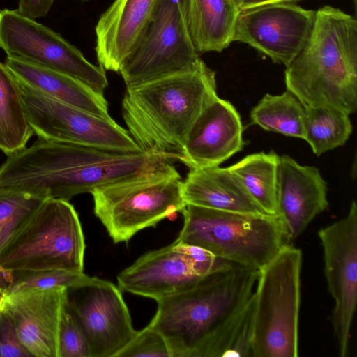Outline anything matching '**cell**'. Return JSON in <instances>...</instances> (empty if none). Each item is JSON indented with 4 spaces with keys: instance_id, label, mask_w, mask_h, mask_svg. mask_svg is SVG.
I'll use <instances>...</instances> for the list:
<instances>
[{
    "instance_id": "27",
    "label": "cell",
    "mask_w": 357,
    "mask_h": 357,
    "mask_svg": "<svg viewBox=\"0 0 357 357\" xmlns=\"http://www.w3.org/2000/svg\"><path fill=\"white\" fill-rule=\"evenodd\" d=\"M304 108V140L315 155H321L347 142L352 132L349 114L332 107Z\"/></svg>"
},
{
    "instance_id": "38",
    "label": "cell",
    "mask_w": 357,
    "mask_h": 357,
    "mask_svg": "<svg viewBox=\"0 0 357 357\" xmlns=\"http://www.w3.org/2000/svg\"><path fill=\"white\" fill-rule=\"evenodd\" d=\"M82 1H89V0H82Z\"/></svg>"
},
{
    "instance_id": "14",
    "label": "cell",
    "mask_w": 357,
    "mask_h": 357,
    "mask_svg": "<svg viewBox=\"0 0 357 357\" xmlns=\"http://www.w3.org/2000/svg\"><path fill=\"white\" fill-rule=\"evenodd\" d=\"M67 304L88 339L91 357H117L137 333L121 290L98 278L68 289Z\"/></svg>"
},
{
    "instance_id": "17",
    "label": "cell",
    "mask_w": 357,
    "mask_h": 357,
    "mask_svg": "<svg viewBox=\"0 0 357 357\" xmlns=\"http://www.w3.org/2000/svg\"><path fill=\"white\" fill-rule=\"evenodd\" d=\"M203 278L173 242L142 255L119 273L117 282L121 291L157 301L190 289Z\"/></svg>"
},
{
    "instance_id": "7",
    "label": "cell",
    "mask_w": 357,
    "mask_h": 357,
    "mask_svg": "<svg viewBox=\"0 0 357 357\" xmlns=\"http://www.w3.org/2000/svg\"><path fill=\"white\" fill-rule=\"evenodd\" d=\"M85 241L74 206L67 200H43L0 253V265L14 272L63 269L82 273Z\"/></svg>"
},
{
    "instance_id": "37",
    "label": "cell",
    "mask_w": 357,
    "mask_h": 357,
    "mask_svg": "<svg viewBox=\"0 0 357 357\" xmlns=\"http://www.w3.org/2000/svg\"><path fill=\"white\" fill-rule=\"evenodd\" d=\"M8 295L6 289L0 284V297H3Z\"/></svg>"
},
{
    "instance_id": "24",
    "label": "cell",
    "mask_w": 357,
    "mask_h": 357,
    "mask_svg": "<svg viewBox=\"0 0 357 357\" xmlns=\"http://www.w3.org/2000/svg\"><path fill=\"white\" fill-rule=\"evenodd\" d=\"M279 155L271 151L248 155L229 167L246 190L267 214L278 215V167Z\"/></svg>"
},
{
    "instance_id": "10",
    "label": "cell",
    "mask_w": 357,
    "mask_h": 357,
    "mask_svg": "<svg viewBox=\"0 0 357 357\" xmlns=\"http://www.w3.org/2000/svg\"><path fill=\"white\" fill-rule=\"evenodd\" d=\"M0 48L7 56L66 74L99 93L108 86L102 66L89 62L59 33L16 10H0Z\"/></svg>"
},
{
    "instance_id": "20",
    "label": "cell",
    "mask_w": 357,
    "mask_h": 357,
    "mask_svg": "<svg viewBox=\"0 0 357 357\" xmlns=\"http://www.w3.org/2000/svg\"><path fill=\"white\" fill-rule=\"evenodd\" d=\"M182 195L186 205L243 214H267L229 167L190 169L182 183Z\"/></svg>"
},
{
    "instance_id": "25",
    "label": "cell",
    "mask_w": 357,
    "mask_h": 357,
    "mask_svg": "<svg viewBox=\"0 0 357 357\" xmlns=\"http://www.w3.org/2000/svg\"><path fill=\"white\" fill-rule=\"evenodd\" d=\"M250 118L263 129L304 139L305 108L290 91L266 94L255 106Z\"/></svg>"
},
{
    "instance_id": "28",
    "label": "cell",
    "mask_w": 357,
    "mask_h": 357,
    "mask_svg": "<svg viewBox=\"0 0 357 357\" xmlns=\"http://www.w3.org/2000/svg\"><path fill=\"white\" fill-rule=\"evenodd\" d=\"M43 200L25 193L0 190V253Z\"/></svg>"
},
{
    "instance_id": "35",
    "label": "cell",
    "mask_w": 357,
    "mask_h": 357,
    "mask_svg": "<svg viewBox=\"0 0 357 357\" xmlns=\"http://www.w3.org/2000/svg\"><path fill=\"white\" fill-rule=\"evenodd\" d=\"M13 273L5 270L0 265V284L3 287L6 291L13 282Z\"/></svg>"
},
{
    "instance_id": "18",
    "label": "cell",
    "mask_w": 357,
    "mask_h": 357,
    "mask_svg": "<svg viewBox=\"0 0 357 357\" xmlns=\"http://www.w3.org/2000/svg\"><path fill=\"white\" fill-rule=\"evenodd\" d=\"M328 206L327 184L319 170L301 165L289 155L279 156L278 208L291 244Z\"/></svg>"
},
{
    "instance_id": "2",
    "label": "cell",
    "mask_w": 357,
    "mask_h": 357,
    "mask_svg": "<svg viewBox=\"0 0 357 357\" xmlns=\"http://www.w3.org/2000/svg\"><path fill=\"white\" fill-rule=\"evenodd\" d=\"M217 96L215 73L202 61L192 71L126 88L122 116L143 151L178 160L191 126Z\"/></svg>"
},
{
    "instance_id": "23",
    "label": "cell",
    "mask_w": 357,
    "mask_h": 357,
    "mask_svg": "<svg viewBox=\"0 0 357 357\" xmlns=\"http://www.w3.org/2000/svg\"><path fill=\"white\" fill-rule=\"evenodd\" d=\"M34 134L24 109L20 84L0 62V150L7 156L26 146Z\"/></svg>"
},
{
    "instance_id": "36",
    "label": "cell",
    "mask_w": 357,
    "mask_h": 357,
    "mask_svg": "<svg viewBox=\"0 0 357 357\" xmlns=\"http://www.w3.org/2000/svg\"><path fill=\"white\" fill-rule=\"evenodd\" d=\"M8 305V295L3 297H0V314L4 312Z\"/></svg>"
},
{
    "instance_id": "5",
    "label": "cell",
    "mask_w": 357,
    "mask_h": 357,
    "mask_svg": "<svg viewBox=\"0 0 357 357\" xmlns=\"http://www.w3.org/2000/svg\"><path fill=\"white\" fill-rule=\"evenodd\" d=\"M175 241L207 250L217 257L260 271L291 244L280 215H252L187 204Z\"/></svg>"
},
{
    "instance_id": "19",
    "label": "cell",
    "mask_w": 357,
    "mask_h": 357,
    "mask_svg": "<svg viewBox=\"0 0 357 357\" xmlns=\"http://www.w3.org/2000/svg\"><path fill=\"white\" fill-rule=\"evenodd\" d=\"M160 0H114L95 27L99 65L119 73L149 24Z\"/></svg>"
},
{
    "instance_id": "21",
    "label": "cell",
    "mask_w": 357,
    "mask_h": 357,
    "mask_svg": "<svg viewBox=\"0 0 357 357\" xmlns=\"http://www.w3.org/2000/svg\"><path fill=\"white\" fill-rule=\"evenodd\" d=\"M4 63L16 79L29 89L103 119H113L104 95L81 81L14 57L7 56Z\"/></svg>"
},
{
    "instance_id": "31",
    "label": "cell",
    "mask_w": 357,
    "mask_h": 357,
    "mask_svg": "<svg viewBox=\"0 0 357 357\" xmlns=\"http://www.w3.org/2000/svg\"><path fill=\"white\" fill-rule=\"evenodd\" d=\"M172 357L165 339L148 325L137 331L117 357Z\"/></svg>"
},
{
    "instance_id": "13",
    "label": "cell",
    "mask_w": 357,
    "mask_h": 357,
    "mask_svg": "<svg viewBox=\"0 0 357 357\" xmlns=\"http://www.w3.org/2000/svg\"><path fill=\"white\" fill-rule=\"evenodd\" d=\"M316 11L291 3L264 4L241 10L232 41L246 43L287 67L306 45Z\"/></svg>"
},
{
    "instance_id": "15",
    "label": "cell",
    "mask_w": 357,
    "mask_h": 357,
    "mask_svg": "<svg viewBox=\"0 0 357 357\" xmlns=\"http://www.w3.org/2000/svg\"><path fill=\"white\" fill-rule=\"evenodd\" d=\"M243 145L238 112L231 102L217 96L191 126L178 160L190 169L219 166Z\"/></svg>"
},
{
    "instance_id": "32",
    "label": "cell",
    "mask_w": 357,
    "mask_h": 357,
    "mask_svg": "<svg viewBox=\"0 0 357 357\" xmlns=\"http://www.w3.org/2000/svg\"><path fill=\"white\" fill-rule=\"evenodd\" d=\"M0 357H33L20 340L7 310L0 314Z\"/></svg>"
},
{
    "instance_id": "22",
    "label": "cell",
    "mask_w": 357,
    "mask_h": 357,
    "mask_svg": "<svg viewBox=\"0 0 357 357\" xmlns=\"http://www.w3.org/2000/svg\"><path fill=\"white\" fill-rule=\"evenodd\" d=\"M240 10L234 0H185L190 34L198 52H222L232 41Z\"/></svg>"
},
{
    "instance_id": "34",
    "label": "cell",
    "mask_w": 357,
    "mask_h": 357,
    "mask_svg": "<svg viewBox=\"0 0 357 357\" xmlns=\"http://www.w3.org/2000/svg\"><path fill=\"white\" fill-rule=\"evenodd\" d=\"M240 10L255 6L277 3H291L300 0H234Z\"/></svg>"
},
{
    "instance_id": "12",
    "label": "cell",
    "mask_w": 357,
    "mask_h": 357,
    "mask_svg": "<svg viewBox=\"0 0 357 357\" xmlns=\"http://www.w3.org/2000/svg\"><path fill=\"white\" fill-rule=\"evenodd\" d=\"M328 292L334 300L331 322L338 354L349 352L357 303V206L353 202L342 218L318 231Z\"/></svg>"
},
{
    "instance_id": "11",
    "label": "cell",
    "mask_w": 357,
    "mask_h": 357,
    "mask_svg": "<svg viewBox=\"0 0 357 357\" xmlns=\"http://www.w3.org/2000/svg\"><path fill=\"white\" fill-rule=\"evenodd\" d=\"M20 84L29 122L38 137L126 152L143 151L114 119H103Z\"/></svg>"
},
{
    "instance_id": "8",
    "label": "cell",
    "mask_w": 357,
    "mask_h": 357,
    "mask_svg": "<svg viewBox=\"0 0 357 357\" xmlns=\"http://www.w3.org/2000/svg\"><path fill=\"white\" fill-rule=\"evenodd\" d=\"M178 171L104 185L91 193L94 213L114 243L128 242L137 233L182 212L186 204Z\"/></svg>"
},
{
    "instance_id": "30",
    "label": "cell",
    "mask_w": 357,
    "mask_h": 357,
    "mask_svg": "<svg viewBox=\"0 0 357 357\" xmlns=\"http://www.w3.org/2000/svg\"><path fill=\"white\" fill-rule=\"evenodd\" d=\"M59 357H91L85 332L67 301L59 326Z\"/></svg>"
},
{
    "instance_id": "26",
    "label": "cell",
    "mask_w": 357,
    "mask_h": 357,
    "mask_svg": "<svg viewBox=\"0 0 357 357\" xmlns=\"http://www.w3.org/2000/svg\"><path fill=\"white\" fill-rule=\"evenodd\" d=\"M255 291L243 305L214 334L204 357H252Z\"/></svg>"
},
{
    "instance_id": "4",
    "label": "cell",
    "mask_w": 357,
    "mask_h": 357,
    "mask_svg": "<svg viewBox=\"0 0 357 357\" xmlns=\"http://www.w3.org/2000/svg\"><path fill=\"white\" fill-rule=\"evenodd\" d=\"M259 272L228 262L190 289L157 301L148 326L163 336L172 357H204L214 334L254 291Z\"/></svg>"
},
{
    "instance_id": "16",
    "label": "cell",
    "mask_w": 357,
    "mask_h": 357,
    "mask_svg": "<svg viewBox=\"0 0 357 357\" xmlns=\"http://www.w3.org/2000/svg\"><path fill=\"white\" fill-rule=\"evenodd\" d=\"M67 295L64 287L8 294L6 310L20 340L34 357H59V331Z\"/></svg>"
},
{
    "instance_id": "3",
    "label": "cell",
    "mask_w": 357,
    "mask_h": 357,
    "mask_svg": "<svg viewBox=\"0 0 357 357\" xmlns=\"http://www.w3.org/2000/svg\"><path fill=\"white\" fill-rule=\"evenodd\" d=\"M285 84L304 107L357 109V22L331 6L316 11L310 36L286 67Z\"/></svg>"
},
{
    "instance_id": "1",
    "label": "cell",
    "mask_w": 357,
    "mask_h": 357,
    "mask_svg": "<svg viewBox=\"0 0 357 357\" xmlns=\"http://www.w3.org/2000/svg\"><path fill=\"white\" fill-rule=\"evenodd\" d=\"M175 160L156 152H126L42 139L31 155L29 176L42 197L68 201L104 185L175 172Z\"/></svg>"
},
{
    "instance_id": "33",
    "label": "cell",
    "mask_w": 357,
    "mask_h": 357,
    "mask_svg": "<svg viewBox=\"0 0 357 357\" xmlns=\"http://www.w3.org/2000/svg\"><path fill=\"white\" fill-rule=\"evenodd\" d=\"M54 0H19L16 11L26 17L36 20L45 17Z\"/></svg>"
},
{
    "instance_id": "6",
    "label": "cell",
    "mask_w": 357,
    "mask_h": 357,
    "mask_svg": "<svg viewBox=\"0 0 357 357\" xmlns=\"http://www.w3.org/2000/svg\"><path fill=\"white\" fill-rule=\"evenodd\" d=\"M302 252L291 244L259 272L252 357H296Z\"/></svg>"
},
{
    "instance_id": "9",
    "label": "cell",
    "mask_w": 357,
    "mask_h": 357,
    "mask_svg": "<svg viewBox=\"0 0 357 357\" xmlns=\"http://www.w3.org/2000/svg\"><path fill=\"white\" fill-rule=\"evenodd\" d=\"M202 61L190 34L185 0H160L119 73L126 88H132L192 71Z\"/></svg>"
},
{
    "instance_id": "29",
    "label": "cell",
    "mask_w": 357,
    "mask_h": 357,
    "mask_svg": "<svg viewBox=\"0 0 357 357\" xmlns=\"http://www.w3.org/2000/svg\"><path fill=\"white\" fill-rule=\"evenodd\" d=\"M8 294L29 289H47L58 287L68 289L94 281L96 278L86 274L63 269L14 272Z\"/></svg>"
}]
</instances>
